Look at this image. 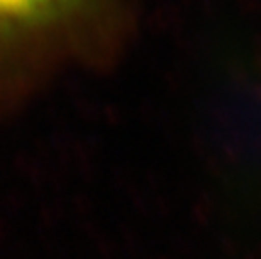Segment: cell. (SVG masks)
Wrapping results in <instances>:
<instances>
[{
  "label": "cell",
  "instance_id": "6da1fadb",
  "mask_svg": "<svg viewBox=\"0 0 261 259\" xmlns=\"http://www.w3.org/2000/svg\"><path fill=\"white\" fill-rule=\"evenodd\" d=\"M126 32L120 0H0V108L58 69L112 59Z\"/></svg>",
  "mask_w": 261,
  "mask_h": 259
}]
</instances>
